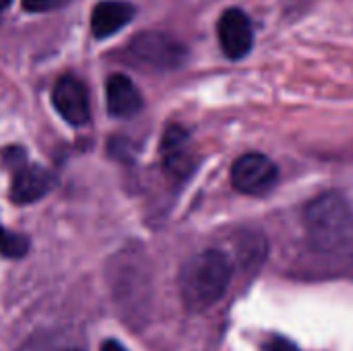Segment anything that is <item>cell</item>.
Returning <instances> with one entry per match:
<instances>
[{
	"mask_svg": "<svg viewBox=\"0 0 353 351\" xmlns=\"http://www.w3.org/2000/svg\"><path fill=\"white\" fill-rule=\"evenodd\" d=\"M99 351H128L122 343H118L116 339H108V341H103V345H101V350Z\"/></svg>",
	"mask_w": 353,
	"mask_h": 351,
	"instance_id": "cell-15",
	"label": "cell"
},
{
	"mask_svg": "<svg viewBox=\"0 0 353 351\" xmlns=\"http://www.w3.org/2000/svg\"><path fill=\"white\" fill-rule=\"evenodd\" d=\"M14 168L17 172L10 184V199L17 205L35 203L37 199L48 194V190L54 186V176L39 166H29L21 161Z\"/></svg>",
	"mask_w": 353,
	"mask_h": 351,
	"instance_id": "cell-8",
	"label": "cell"
},
{
	"mask_svg": "<svg viewBox=\"0 0 353 351\" xmlns=\"http://www.w3.org/2000/svg\"><path fill=\"white\" fill-rule=\"evenodd\" d=\"M29 250V240L21 234H12L0 225V254L6 259H21Z\"/></svg>",
	"mask_w": 353,
	"mask_h": 351,
	"instance_id": "cell-11",
	"label": "cell"
},
{
	"mask_svg": "<svg viewBox=\"0 0 353 351\" xmlns=\"http://www.w3.org/2000/svg\"><path fill=\"white\" fill-rule=\"evenodd\" d=\"M10 2H12V0H0V10H2V8H6Z\"/></svg>",
	"mask_w": 353,
	"mask_h": 351,
	"instance_id": "cell-16",
	"label": "cell"
},
{
	"mask_svg": "<svg viewBox=\"0 0 353 351\" xmlns=\"http://www.w3.org/2000/svg\"><path fill=\"white\" fill-rule=\"evenodd\" d=\"M265 351H298L296 345L290 341V339H281V337H275L273 341L267 343V350Z\"/></svg>",
	"mask_w": 353,
	"mask_h": 351,
	"instance_id": "cell-13",
	"label": "cell"
},
{
	"mask_svg": "<svg viewBox=\"0 0 353 351\" xmlns=\"http://www.w3.org/2000/svg\"><path fill=\"white\" fill-rule=\"evenodd\" d=\"M23 351H83L79 348H66V345H54V343H41V345H27Z\"/></svg>",
	"mask_w": 353,
	"mask_h": 351,
	"instance_id": "cell-14",
	"label": "cell"
},
{
	"mask_svg": "<svg viewBox=\"0 0 353 351\" xmlns=\"http://www.w3.org/2000/svg\"><path fill=\"white\" fill-rule=\"evenodd\" d=\"M234 267L225 252L217 248L194 254L180 273V294L190 310H207L215 306L232 283Z\"/></svg>",
	"mask_w": 353,
	"mask_h": 351,
	"instance_id": "cell-2",
	"label": "cell"
},
{
	"mask_svg": "<svg viewBox=\"0 0 353 351\" xmlns=\"http://www.w3.org/2000/svg\"><path fill=\"white\" fill-rule=\"evenodd\" d=\"M279 178L277 166L263 153H244L232 166V184L248 197L267 194Z\"/></svg>",
	"mask_w": 353,
	"mask_h": 351,
	"instance_id": "cell-4",
	"label": "cell"
},
{
	"mask_svg": "<svg viewBox=\"0 0 353 351\" xmlns=\"http://www.w3.org/2000/svg\"><path fill=\"white\" fill-rule=\"evenodd\" d=\"M161 157H163L165 172L176 180H182L192 172L194 159L190 151V139L184 128L170 126L165 130L161 141Z\"/></svg>",
	"mask_w": 353,
	"mask_h": 351,
	"instance_id": "cell-7",
	"label": "cell"
},
{
	"mask_svg": "<svg viewBox=\"0 0 353 351\" xmlns=\"http://www.w3.org/2000/svg\"><path fill=\"white\" fill-rule=\"evenodd\" d=\"M310 244L325 254L353 252V211L339 192H325L304 209Z\"/></svg>",
	"mask_w": 353,
	"mask_h": 351,
	"instance_id": "cell-1",
	"label": "cell"
},
{
	"mask_svg": "<svg viewBox=\"0 0 353 351\" xmlns=\"http://www.w3.org/2000/svg\"><path fill=\"white\" fill-rule=\"evenodd\" d=\"M134 17V6L128 2H101L91 12V33L105 39L126 27Z\"/></svg>",
	"mask_w": 353,
	"mask_h": 351,
	"instance_id": "cell-10",
	"label": "cell"
},
{
	"mask_svg": "<svg viewBox=\"0 0 353 351\" xmlns=\"http://www.w3.org/2000/svg\"><path fill=\"white\" fill-rule=\"evenodd\" d=\"M68 0H23V8L29 12H48L64 6Z\"/></svg>",
	"mask_w": 353,
	"mask_h": 351,
	"instance_id": "cell-12",
	"label": "cell"
},
{
	"mask_svg": "<svg viewBox=\"0 0 353 351\" xmlns=\"http://www.w3.org/2000/svg\"><path fill=\"white\" fill-rule=\"evenodd\" d=\"M219 46L232 60L244 58L254 43V31L248 14L240 8H228L217 23Z\"/></svg>",
	"mask_w": 353,
	"mask_h": 351,
	"instance_id": "cell-5",
	"label": "cell"
},
{
	"mask_svg": "<svg viewBox=\"0 0 353 351\" xmlns=\"http://www.w3.org/2000/svg\"><path fill=\"white\" fill-rule=\"evenodd\" d=\"M52 101L58 114L68 124L81 126L89 120V95L85 85L74 77H62L56 83L52 91Z\"/></svg>",
	"mask_w": 353,
	"mask_h": 351,
	"instance_id": "cell-6",
	"label": "cell"
},
{
	"mask_svg": "<svg viewBox=\"0 0 353 351\" xmlns=\"http://www.w3.org/2000/svg\"><path fill=\"white\" fill-rule=\"evenodd\" d=\"M108 110L116 118H132L143 110V95L124 74H112L105 85Z\"/></svg>",
	"mask_w": 353,
	"mask_h": 351,
	"instance_id": "cell-9",
	"label": "cell"
},
{
	"mask_svg": "<svg viewBox=\"0 0 353 351\" xmlns=\"http://www.w3.org/2000/svg\"><path fill=\"white\" fill-rule=\"evenodd\" d=\"M126 56L132 64L147 70H174L186 62L188 50L170 33L145 31L128 43Z\"/></svg>",
	"mask_w": 353,
	"mask_h": 351,
	"instance_id": "cell-3",
	"label": "cell"
}]
</instances>
